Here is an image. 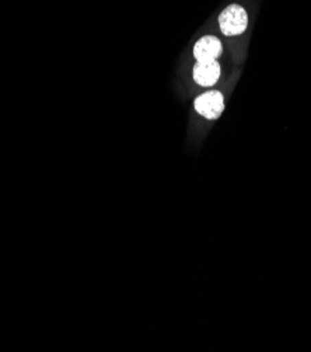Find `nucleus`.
I'll return each mask as SVG.
<instances>
[{
    "mask_svg": "<svg viewBox=\"0 0 311 352\" xmlns=\"http://www.w3.org/2000/svg\"><path fill=\"white\" fill-rule=\"evenodd\" d=\"M194 105L196 113L206 120H218L224 111V98L220 91L212 90L200 94Z\"/></svg>",
    "mask_w": 311,
    "mask_h": 352,
    "instance_id": "obj_2",
    "label": "nucleus"
},
{
    "mask_svg": "<svg viewBox=\"0 0 311 352\" xmlns=\"http://www.w3.org/2000/svg\"><path fill=\"white\" fill-rule=\"evenodd\" d=\"M223 52V47L219 38L214 35H206L196 41L194 47V56L196 62H209L216 60Z\"/></svg>",
    "mask_w": 311,
    "mask_h": 352,
    "instance_id": "obj_3",
    "label": "nucleus"
},
{
    "mask_svg": "<svg viewBox=\"0 0 311 352\" xmlns=\"http://www.w3.org/2000/svg\"><path fill=\"white\" fill-rule=\"evenodd\" d=\"M219 24L224 35H227V37H234V35L243 34L247 30L249 14L241 6L230 5L220 13Z\"/></svg>",
    "mask_w": 311,
    "mask_h": 352,
    "instance_id": "obj_1",
    "label": "nucleus"
},
{
    "mask_svg": "<svg viewBox=\"0 0 311 352\" xmlns=\"http://www.w3.org/2000/svg\"><path fill=\"white\" fill-rule=\"evenodd\" d=\"M192 76L196 85L202 87H212L220 78V65L216 60L196 62Z\"/></svg>",
    "mask_w": 311,
    "mask_h": 352,
    "instance_id": "obj_4",
    "label": "nucleus"
}]
</instances>
